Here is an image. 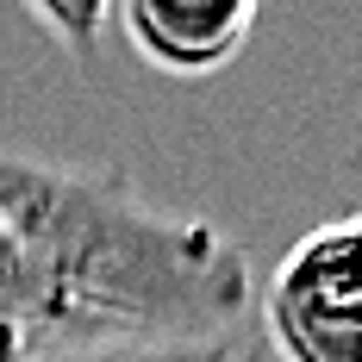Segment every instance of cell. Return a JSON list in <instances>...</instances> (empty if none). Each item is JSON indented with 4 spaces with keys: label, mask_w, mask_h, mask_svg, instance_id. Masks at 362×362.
I'll list each match as a JSON object with an SVG mask.
<instances>
[{
    "label": "cell",
    "mask_w": 362,
    "mask_h": 362,
    "mask_svg": "<svg viewBox=\"0 0 362 362\" xmlns=\"http://www.w3.org/2000/svg\"><path fill=\"white\" fill-rule=\"evenodd\" d=\"M0 213L32 275V356L75 344H213L250 313V256L213 218L156 213L125 175L0 150Z\"/></svg>",
    "instance_id": "cell-1"
},
{
    "label": "cell",
    "mask_w": 362,
    "mask_h": 362,
    "mask_svg": "<svg viewBox=\"0 0 362 362\" xmlns=\"http://www.w3.org/2000/svg\"><path fill=\"white\" fill-rule=\"evenodd\" d=\"M262 337L281 362H362V213L313 225L275 262Z\"/></svg>",
    "instance_id": "cell-2"
},
{
    "label": "cell",
    "mask_w": 362,
    "mask_h": 362,
    "mask_svg": "<svg viewBox=\"0 0 362 362\" xmlns=\"http://www.w3.org/2000/svg\"><path fill=\"white\" fill-rule=\"evenodd\" d=\"M132 50L163 75H218L250 44L262 0H112Z\"/></svg>",
    "instance_id": "cell-3"
},
{
    "label": "cell",
    "mask_w": 362,
    "mask_h": 362,
    "mask_svg": "<svg viewBox=\"0 0 362 362\" xmlns=\"http://www.w3.org/2000/svg\"><path fill=\"white\" fill-rule=\"evenodd\" d=\"M25 6L75 63H88L100 50V32H107V13H112V0H25Z\"/></svg>",
    "instance_id": "cell-4"
},
{
    "label": "cell",
    "mask_w": 362,
    "mask_h": 362,
    "mask_svg": "<svg viewBox=\"0 0 362 362\" xmlns=\"http://www.w3.org/2000/svg\"><path fill=\"white\" fill-rule=\"evenodd\" d=\"M225 344H75V350H37L25 362H206Z\"/></svg>",
    "instance_id": "cell-5"
},
{
    "label": "cell",
    "mask_w": 362,
    "mask_h": 362,
    "mask_svg": "<svg viewBox=\"0 0 362 362\" xmlns=\"http://www.w3.org/2000/svg\"><path fill=\"white\" fill-rule=\"evenodd\" d=\"M0 325L25 337V356H32V275H25V256H19V238L0 213Z\"/></svg>",
    "instance_id": "cell-6"
},
{
    "label": "cell",
    "mask_w": 362,
    "mask_h": 362,
    "mask_svg": "<svg viewBox=\"0 0 362 362\" xmlns=\"http://www.w3.org/2000/svg\"><path fill=\"white\" fill-rule=\"evenodd\" d=\"M206 362H262V356H256V344L244 337V331H231V337H225V344H218Z\"/></svg>",
    "instance_id": "cell-7"
},
{
    "label": "cell",
    "mask_w": 362,
    "mask_h": 362,
    "mask_svg": "<svg viewBox=\"0 0 362 362\" xmlns=\"http://www.w3.org/2000/svg\"><path fill=\"white\" fill-rule=\"evenodd\" d=\"M0 362H25V337L6 331V325H0Z\"/></svg>",
    "instance_id": "cell-8"
}]
</instances>
